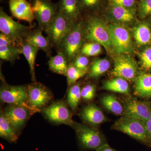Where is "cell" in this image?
<instances>
[{
    "label": "cell",
    "mask_w": 151,
    "mask_h": 151,
    "mask_svg": "<svg viewBox=\"0 0 151 151\" xmlns=\"http://www.w3.org/2000/svg\"><path fill=\"white\" fill-rule=\"evenodd\" d=\"M84 22L85 40L100 44L108 52H111L113 47L108 25L93 14H88Z\"/></svg>",
    "instance_id": "obj_1"
},
{
    "label": "cell",
    "mask_w": 151,
    "mask_h": 151,
    "mask_svg": "<svg viewBox=\"0 0 151 151\" xmlns=\"http://www.w3.org/2000/svg\"><path fill=\"white\" fill-rule=\"evenodd\" d=\"M85 41L84 22L81 19L73 24L56 51L62 53L71 63L80 53Z\"/></svg>",
    "instance_id": "obj_2"
},
{
    "label": "cell",
    "mask_w": 151,
    "mask_h": 151,
    "mask_svg": "<svg viewBox=\"0 0 151 151\" xmlns=\"http://www.w3.org/2000/svg\"><path fill=\"white\" fill-rule=\"evenodd\" d=\"M79 147L84 150H96L108 144L104 135L95 127L75 122L73 127Z\"/></svg>",
    "instance_id": "obj_3"
},
{
    "label": "cell",
    "mask_w": 151,
    "mask_h": 151,
    "mask_svg": "<svg viewBox=\"0 0 151 151\" xmlns=\"http://www.w3.org/2000/svg\"><path fill=\"white\" fill-rule=\"evenodd\" d=\"M111 129L124 133L144 145L151 147V139L143 121L123 116L114 122Z\"/></svg>",
    "instance_id": "obj_4"
},
{
    "label": "cell",
    "mask_w": 151,
    "mask_h": 151,
    "mask_svg": "<svg viewBox=\"0 0 151 151\" xmlns=\"http://www.w3.org/2000/svg\"><path fill=\"white\" fill-rule=\"evenodd\" d=\"M33 26L24 25L14 20L9 16L4 9L0 8V31L22 47L24 39L28 33L33 29Z\"/></svg>",
    "instance_id": "obj_5"
},
{
    "label": "cell",
    "mask_w": 151,
    "mask_h": 151,
    "mask_svg": "<svg viewBox=\"0 0 151 151\" xmlns=\"http://www.w3.org/2000/svg\"><path fill=\"white\" fill-rule=\"evenodd\" d=\"M27 91L29 105L35 113L41 112L53 99L51 90L40 82L28 84Z\"/></svg>",
    "instance_id": "obj_6"
},
{
    "label": "cell",
    "mask_w": 151,
    "mask_h": 151,
    "mask_svg": "<svg viewBox=\"0 0 151 151\" xmlns=\"http://www.w3.org/2000/svg\"><path fill=\"white\" fill-rule=\"evenodd\" d=\"M113 50L116 54H129L134 50L133 41L129 30L122 24L108 25Z\"/></svg>",
    "instance_id": "obj_7"
},
{
    "label": "cell",
    "mask_w": 151,
    "mask_h": 151,
    "mask_svg": "<svg viewBox=\"0 0 151 151\" xmlns=\"http://www.w3.org/2000/svg\"><path fill=\"white\" fill-rule=\"evenodd\" d=\"M45 119L52 124H64L73 128L75 122L73 113L64 100H58L50 103L41 111Z\"/></svg>",
    "instance_id": "obj_8"
},
{
    "label": "cell",
    "mask_w": 151,
    "mask_h": 151,
    "mask_svg": "<svg viewBox=\"0 0 151 151\" xmlns=\"http://www.w3.org/2000/svg\"><path fill=\"white\" fill-rule=\"evenodd\" d=\"M75 23L70 22L58 12L45 30L44 32L46 34L47 37L55 50L58 48Z\"/></svg>",
    "instance_id": "obj_9"
},
{
    "label": "cell",
    "mask_w": 151,
    "mask_h": 151,
    "mask_svg": "<svg viewBox=\"0 0 151 151\" xmlns=\"http://www.w3.org/2000/svg\"><path fill=\"white\" fill-rule=\"evenodd\" d=\"M31 5L39 27L44 31L58 13V4L50 0H31Z\"/></svg>",
    "instance_id": "obj_10"
},
{
    "label": "cell",
    "mask_w": 151,
    "mask_h": 151,
    "mask_svg": "<svg viewBox=\"0 0 151 151\" xmlns=\"http://www.w3.org/2000/svg\"><path fill=\"white\" fill-rule=\"evenodd\" d=\"M0 99L2 103L25 106L31 109L28 104L27 85L13 86L3 81L0 89Z\"/></svg>",
    "instance_id": "obj_11"
},
{
    "label": "cell",
    "mask_w": 151,
    "mask_h": 151,
    "mask_svg": "<svg viewBox=\"0 0 151 151\" xmlns=\"http://www.w3.org/2000/svg\"><path fill=\"white\" fill-rule=\"evenodd\" d=\"M139 73L137 64L132 58L120 55L115 58L114 68L111 73L113 76L132 81L135 80Z\"/></svg>",
    "instance_id": "obj_12"
},
{
    "label": "cell",
    "mask_w": 151,
    "mask_h": 151,
    "mask_svg": "<svg viewBox=\"0 0 151 151\" xmlns=\"http://www.w3.org/2000/svg\"><path fill=\"white\" fill-rule=\"evenodd\" d=\"M6 119L19 134L35 113L31 109L21 105H8L2 110Z\"/></svg>",
    "instance_id": "obj_13"
},
{
    "label": "cell",
    "mask_w": 151,
    "mask_h": 151,
    "mask_svg": "<svg viewBox=\"0 0 151 151\" xmlns=\"http://www.w3.org/2000/svg\"><path fill=\"white\" fill-rule=\"evenodd\" d=\"M123 104L125 108L124 116L138 119L144 122L151 116L150 102L140 101L129 96L124 99Z\"/></svg>",
    "instance_id": "obj_14"
},
{
    "label": "cell",
    "mask_w": 151,
    "mask_h": 151,
    "mask_svg": "<svg viewBox=\"0 0 151 151\" xmlns=\"http://www.w3.org/2000/svg\"><path fill=\"white\" fill-rule=\"evenodd\" d=\"M137 10L129 9L116 4L108 3L105 15L113 23H129L134 21Z\"/></svg>",
    "instance_id": "obj_15"
},
{
    "label": "cell",
    "mask_w": 151,
    "mask_h": 151,
    "mask_svg": "<svg viewBox=\"0 0 151 151\" xmlns=\"http://www.w3.org/2000/svg\"><path fill=\"white\" fill-rule=\"evenodd\" d=\"M9 4L13 17L18 19L27 22L30 25L32 26L33 22L35 18L31 4L26 0H9Z\"/></svg>",
    "instance_id": "obj_16"
},
{
    "label": "cell",
    "mask_w": 151,
    "mask_h": 151,
    "mask_svg": "<svg viewBox=\"0 0 151 151\" xmlns=\"http://www.w3.org/2000/svg\"><path fill=\"white\" fill-rule=\"evenodd\" d=\"M79 114L85 124L95 128L108 121L102 109L93 103L84 106Z\"/></svg>",
    "instance_id": "obj_17"
},
{
    "label": "cell",
    "mask_w": 151,
    "mask_h": 151,
    "mask_svg": "<svg viewBox=\"0 0 151 151\" xmlns=\"http://www.w3.org/2000/svg\"><path fill=\"white\" fill-rule=\"evenodd\" d=\"M42 30L38 27L35 29H32L26 37L24 42L37 47L45 52L47 56H52L53 47L47 37L42 35Z\"/></svg>",
    "instance_id": "obj_18"
},
{
    "label": "cell",
    "mask_w": 151,
    "mask_h": 151,
    "mask_svg": "<svg viewBox=\"0 0 151 151\" xmlns=\"http://www.w3.org/2000/svg\"><path fill=\"white\" fill-rule=\"evenodd\" d=\"M58 12L72 22L81 20L82 9L79 0H60Z\"/></svg>",
    "instance_id": "obj_19"
},
{
    "label": "cell",
    "mask_w": 151,
    "mask_h": 151,
    "mask_svg": "<svg viewBox=\"0 0 151 151\" xmlns=\"http://www.w3.org/2000/svg\"><path fill=\"white\" fill-rule=\"evenodd\" d=\"M134 94L142 98L151 97V73L140 72L135 78Z\"/></svg>",
    "instance_id": "obj_20"
},
{
    "label": "cell",
    "mask_w": 151,
    "mask_h": 151,
    "mask_svg": "<svg viewBox=\"0 0 151 151\" xmlns=\"http://www.w3.org/2000/svg\"><path fill=\"white\" fill-rule=\"evenodd\" d=\"M19 134L11 125L1 110L0 113V137L10 143H15L18 139Z\"/></svg>",
    "instance_id": "obj_21"
},
{
    "label": "cell",
    "mask_w": 151,
    "mask_h": 151,
    "mask_svg": "<svg viewBox=\"0 0 151 151\" xmlns=\"http://www.w3.org/2000/svg\"><path fill=\"white\" fill-rule=\"evenodd\" d=\"M69 63L65 55L60 52H58L56 55L50 58L48 61L50 70L54 73L65 76Z\"/></svg>",
    "instance_id": "obj_22"
},
{
    "label": "cell",
    "mask_w": 151,
    "mask_h": 151,
    "mask_svg": "<svg viewBox=\"0 0 151 151\" xmlns=\"http://www.w3.org/2000/svg\"><path fill=\"white\" fill-rule=\"evenodd\" d=\"M133 35L139 46L151 43V29L147 23L142 22L136 26L133 29Z\"/></svg>",
    "instance_id": "obj_23"
},
{
    "label": "cell",
    "mask_w": 151,
    "mask_h": 151,
    "mask_svg": "<svg viewBox=\"0 0 151 151\" xmlns=\"http://www.w3.org/2000/svg\"><path fill=\"white\" fill-rule=\"evenodd\" d=\"M100 102L109 112L118 116H124L125 108L124 104L113 94L104 95L101 98Z\"/></svg>",
    "instance_id": "obj_24"
},
{
    "label": "cell",
    "mask_w": 151,
    "mask_h": 151,
    "mask_svg": "<svg viewBox=\"0 0 151 151\" xmlns=\"http://www.w3.org/2000/svg\"><path fill=\"white\" fill-rule=\"evenodd\" d=\"M103 88L111 92H117L129 95V86L127 80L119 77L106 80L103 83Z\"/></svg>",
    "instance_id": "obj_25"
},
{
    "label": "cell",
    "mask_w": 151,
    "mask_h": 151,
    "mask_svg": "<svg viewBox=\"0 0 151 151\" xmlns=\"http://www.w3.org/2000/svg\"><path fill=\"white\" fill-rule=\"evenodd\" d=\"M22 54L29 65L30 73L33 82L36 81L35 72L36 58L39 49L36 47L24 42L22 47Z\"/></svg>",
    "instance_id": "obj_26"
},
{
    "label": "cell",
    "mask_w": 151,
    "mask_h": 151,
    "mask_svg": "<svg viewBox=\"0 0 151 151\" xmlns=\"http://www.w3.org/2000/svg\"><path fill=\"white\" fill-rule=\"evenodd\" d=\"M111 67V63L107 58L95 60L90 65L87 74L88 78H98L107 72Z\"/></svg>",
    "instance_id": "obj_27"
},
{
    "label": "cell",
    "mask_w": 151,
    "mask_h": 151,
    "mask_svg": "<svg viewBox=\"0 0 151 151\" xmlns=\"http://www.w3.org/2000/svg\"><path fill=\"white\" fill-rule=\"evenodd\" d=\"M81 89L80 84L76 82L68 87V89L67 103L73 113L77 111L81 102Z\"/></svg>",
    "instance_id": "obj_28"
},
{
    "label": "cell",
    "mask_w": 151,
    "mask_h": 151,
    "mask_svg": "<svg viewBox=\"0 0 151 151\" xmlns=\"http://www.w3.org/2000/svg\"><path fill=\"white\" fill-rule=\"evenodd\" d=\"M22 54V48L15 45L0 46V58L13 65Z\"/></svg>",
    "instance_id": "obj_29"
},
{
    "label": "cell",
    "mask_w": 151,
    "mask_h": 151,
    "mask_svg": "<svg viewBox=\"0 0 151 151\" xmlns=\"http://www.w3.org/2000/svg\"><path fill=\"white\" fill-rule=\"evenodd\" d=\"M86 73V72L82 71L76 67L73 63H69L66 75L68 88L76 83L78 79L83 77Z\"/></svg>",
    "instance_id": "obj_30"
},
{
    "label": "cell",
    "mask_w": 151,
    "mask_h": 151,
    "mask_svg": "<svg viewBox=\"0 0 151 151\" xmlns=\"http://www.w3.org/2000/svg\"><path fill=\"white\" fill-rule=\"evenodd\" d=\"M101 46L97 42L86 41L81 47L79 54L88 57L96 56L102 52Z\"/></svg>",
    "instance_id": "obj_31"
},
{
    "label": "cell",
    "mask_w": 151,
    "mask_h": 151,
    "mask_svg": "<svg viewBox=\"0 0 151 151\" xmlns=\"http://www.w3.org/2000/svg\"><path fill=\"white\" fill-rule=\"evenodd\" d=\"M139 58L142 67L147 70H151V47L139 52Z\"/></svg>",
    "instance_id": "obj_32"
},
{
    "label": "cell",
    "mask_w": 151,
    "mask_h": 151,
    "mask_svg": "<svg viewBox=\"0 0 151 151\" xmlns=\"http://www.w3.org/2000/svg\"><path fill=\"white\" fill-rule=\"evenodd\" d=\"M96 91V86L94 84L89 83L85 84L81 87V100L86 102L91 101L95 97Z\"/></svg>",
    "instance_id": "obj_33"
},
{
    "label": "cell",
    "mask_w": 151,
    "mask_h": 151,
    "mask_svg": "<svg viewBox=\"0 0 151 151\" xmlns=\"http://www.w3.org/2000/svg\"><path fill=\"white\" fill-rule=\"evenodd\" d=\"M82 11L94 13L100 8L102 0H79Z\"/></svg>",
    "instance_id": "obj_34"
},
{
    "label": "cell",
    "mask_w": 151,
    "mask_h": 151,
    "mask_svg": "<svg viewBox=\"0 0 151 151\" xmlns=\"http://www.w3.org/2000/svg\"><path fill=\"white\" fill-rule=\"evenodd\" d=\"M138 15L140 18H146L151 16V0H140L137 8Z\"/></svg>",
    "instance_id": "obj_35"
},
{
    "label": "cell",
    "mask_w": 151,
    "mask_h": 151,
    "mask_svg": "<svg viewBox=\"0 0 151 151\" xmlns=\"http://www.w3.org/2000/svg\"><path fill=\"white\" fill-rule=\"evenodd\" d=\"M76 67L82 71L88 73L89 67V60L88 56L79 54L76 57L73 62Z\"/></svg>",
    "instance_id": "obj_36"
},
{
    "label": "cell",
    "mask_w": 151,
    "mask_h": 151,
    "mask_svg": "<svg viewBox=\"0 0 151 151\" xmlns=\"http://www.w3.org/2000/svg\"><path fill=\"white\" fill-rule=\"evenodd\" d=\"M108 3L119 5L129 9L137 10L136 0H108Z\"/></svg>",
    "instance_id": "obj_37"
},
{
    "label": "cell",
    "mask_w": 151,
    "mask_h": 151,
    "mask_svg": "<svg viewBox=\"0 0 151 151\" xmlns=\"http://www.w3.org/2000/svg\"><path fill=\"white\" fill-rule=\"evenodd\" d=\"M9 45H15L18 46L19 47H21L10 38L4 34L3 33L1 32L0 33V46Z\"/></svg>",
    "instance_id": "obj_38"
},
{
    "label": "cell",
    "mask_w": 151,
    "mask_h": 151,
    "mask_svg": "<svg viewBox=\"0 0 151 151\" xmlns=\"http://www.w3.org/2000/svg\"><path fill=\"white\" fill-rule=\"evenodd\" d=\"M145 123L148 134L151 139V116L149 118L148 120H147L146 122H145Z\"/></svg>",
    "instance_id": "obj_39"
},
{
    "label": "cell",
    "mask_w": 151,
    "mask_h": 151,
    "mask_svg": "<svg viewBox=\"0 0 151 151\" xmlns=\"http://www.w3.org/2000/svg\"><path fill=\"white\" fill-rule=\"evenodd\" d=\"M97 151H118L111 147V146L109 145L108 144H106L105 145L100 147V148L97 150Z\"/></svg>",
    "instance_id": "obj_40"
},
{
    "label": "cell",
    "mask_w": 151,
    "mask_h": 151,
    "mask_svg": "<svg viewBox=\"0 0 151 151\" xmlns=\"http://www.w3.org/2000/svg\"><path fill=\"white\" fill-rule=\"evenodd\" d=\"M150 103L151 106V102H150Z\"/></svg>",
    "instance_id": "obj_41"
}]
</instances>
